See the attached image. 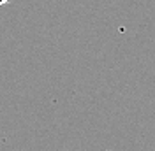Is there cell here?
I'll use <instances>...</instances> for the list:
<instances>
[{
    "label": "cell",
    "mask_w": 155,
    "mask_h": 151,
    "mask_svg": "<svg viewBox=\"0 0 155 151\" xmlns=\"http://www.w3.org/2000/svg\"><path fill=\"white\" fill-rule=\"evenodd\" d=\"M11 0H0V5H5V4H9Z\"/></svg>",
    "instance_id": "obj_1"
}]
</instances>
